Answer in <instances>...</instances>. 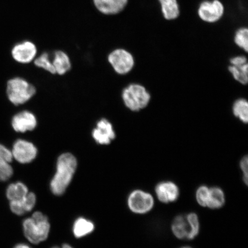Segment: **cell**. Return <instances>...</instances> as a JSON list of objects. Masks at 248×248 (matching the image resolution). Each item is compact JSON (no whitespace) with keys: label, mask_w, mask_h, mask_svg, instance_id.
Returning <instances> with one entry per match:
<instances>
[{"label":"cell","mask_w":248,"mask_h":248,"mask_svg":"<svg viewBox=\"0 0 248 248\" xmlns=\"http://www.w3.org/2000/svg\"><path fill=\"white\" fill-rule=\"evenodd\" d=\"M225 8L220 0H205L201 3L198 8V16L200 19L206 23H216L224 16Z\"/></svg>","instance_id":"6"},{"label":"cell","mask_w":248,"mask_h":248,"mask_svg":"<svg viewBox=\"0 0 248 248\" xmlns=\"http://www.w3.org/2000/svg\"><path fill=\"white\" fill-rule=\"evenodd\" d=\"M122 97L125 106L132 111H139L146 107L151 96L143 86L132 84L124 89Z\"/></svg>","instance_id":"5"},{"label":"cell","mask_w":248,"mask_h":248,"mask_svg":"<svg viewBox=\"0 0 248 248\" xmlns=\"http://www.w3.org/2000/svg\"><path fill=\"white\" fill-rule=\"evenodd\" d=\"M93 223L84 218H78L73 225V232L77 238H82L94 230Z\"/></svg>","instance_id":"20"},{"label":"cell","mask_w":248,"mask_h":248,"mask_svg":"<svg viewBox=\"0 0 248 248\" xmlns=\"http://www.w3.org/2000/svg\"><path fill=\"white\" fill-rule=\"evenodd\" d=\"M14 248H31L28 245L26 244H18L16 245Z\"/></svg>","instance_id":"29"},{"label":"cell","mask_w":248,"mask_h":248,"mask_svg":"<svg viewBox=\"0 0 248 248\" xmlns=\"http://www.w3.org/2000/svg\"><path fill=\"white\" fill-rule=\"evenodd\" d=\"M14 175V169L11 163L6 161H0V182L9 181Z\"/></svg>","instance_id":"25"},{"label":"cell","mask_w":248,"mask_h":248,"mask_svg":"<svg viewBox=\"0 0 248 248\" xmlns=\"http://www.w3.org/2000/svg\"><path fill=\"white\" fill-rule=\"evenodd\" d=\"M37 124L35 116L27 110L17 111L12 114L9 120V126L12 131L17 134L32 131L35 129Z\"/></svg>","instance_id":"8"},{"label":"cell","mask_w":248,"mask_h":248,"mask_svg":"<svg viewBox=\"0 0 248 248\" xmlns=\"http://www.w3.org/2000/svg\"><path fill=\"white\" fill-rule=\"evenodd\" d=\"M35 64L37 67L42 68L52 74H56L55 70L47 52H44L37 58L35 61Z\"/></svg>","instance_id":"24"},{"label":"cell","mask_w":248,"mask_h":248,"mask_svg":"<svg viewBox=\"0 0 248 248\" xmlns=\"http://www.w3.org/2000/svg\"><path fill=\"white\" fill-rule=\"evenodd\" d=\"M128 204L133 213L144 215L153 209L154 200L152 195L147 192L136 190L129 194Z\"/></svg>","instance_id":"9"},{"label":"cell","mask_w":248,"mask_h":248,"mask_svg":"<svg viewBox=\"0 0 248 248\" xmlns=\"http://www.w3.org/2000/svg\"><path fill=\"white\" fill-rule=\"evenodd\" d=\"M234 43L240 48L246 52L248 51V29L247 27H241L235 33Z\"/></svg>","instance_id":"23"},{"label":"cell","mask_w":248,"mask_h":248,"mask_svg":"<svg viewBox=\"0 0 248 248\" xmlns=\"http://www.w3.org/2000/svg\"><path fill=\"white\" fill-rule=\"evenodd\" d=\"M26 185L21 182L12 183L6 189L5 195L9 202L23 199L29 193Z\"/></svg>","instance_id":"17"},{"label":"cell","mask_w":248,"mask_h":248,"mask_svg":"<svg viewBox=\"0 0 248 248\" xmlns=\"http://www.w3.org/2000/svg\"><path fill=\"white\" fill-rule=\"evenodd\" d=\"M23 227L25 236L33 244L46 240L50 230L47 217L39 212L33 213L31 218L25 219Z\"/></svg>","instance_id":"3"},{"label":"cell","mask_w":248,"mask_h":248,"mask_svg":"<svg viewBox=\"0 0 248 248\" xmlns=\"http://www.w3.org/2000/svg\"><path fill=\"white\" fill-rule=\"evenodd\" d=\"M53 64L56 74L63 75L71 69V62L69 56L62 51H57L54 55Z\"/></svg>","instance_id":"18"},{"label":"cell","mask_w":248,"mask_h":248,"mask_svg":"<svg viewBox=\"0 0 248 248\" xmlns=\"http://www.w3.org/2000/svg\"><path fill=\"white\" fill-rule=\"evenodd\" d=\"M164 19L173 21L179 17L181 9L178 0H158Z\"/></svg>","instance_id":"16"},{"label":"cell","mask_w":248,"mask_h":248,"mask_svg":"<svg viewBox=\"0 0 248 248\" xmlns=\"http://www.w3.org/2000/svg\"><path fill=\"white\" fill-rule=\"evenodd\" d=\"M37 47L30 40L16 43L11 49L10 56L16 63L26 64L31 63L37 54Z\"/></svg>","instance_id":"10"},{"label":"cell","mask_w":248,"mask_h":248,"mask_svg":"<svg viewBox=\"0 0 248 248\" xmlns=\"http://www.w3.org/2000/svg\"><path fill=\"white\" fill-rule=\"evenodd\" d=\"M209 194V188L206 186H201L198 187L195 197L198 204L202 207H207Z\"/></svg>","instance_id":"26"},{"label":"cell","mask_w":248,"mask_h":248,"mask_svg":"<svg viewBox=\"0 0 248 248\" xmlns=\"http://www.w3.org/2000/svg\"><path fill=\"white\" fill-rule=\"evenodd\" d=\"M11 150L13 160L20 164L32 162L38 154V150L32 142L23 139H16Z\"/></svg>","instance_id":"7"},{"label":"cell","mask_w":248,"mask_h":248,"mask_svg":"<svg viewBox=\"0 0 248 248\" xmlns=\"http://www.w3.org/2000/svg\"><path fill=\"white\" fill-rule=\"evenodd\" d=\"M155 193L161 202L169 203L177 201L179 197L180 191L178 186L175 183L164 181L156 185Z\"/></svg>","instance_id":"13"},{"label":"cell","mask_w":248,"mask_h":248,"mask_svg":"<svg viewBox=\"0 0 248 248\" xmlns=\"http://www.w3.org/2000/svg\"><path fill=\"white\" fill-rule=\"evenodd\" d=\"M234 115L241 122L247 124L248 122V104L244 99H240L235 102L232 107Z\"/></svg>","instance_id":"22"},{"label":"cell","mask_w":248,"mask_h":248,"mask_svg":"<svg viewBox=\"0 0 248 248\" xmlns=\"http://www.w3.org/2000/svg\"><path fill=\"white\" fill-rule=\"evenodd\" d=\"M36 201L35 195L33 193H29L23 199L9 202V208L15 215L23 216L33 209Z\"/></svg>","instance_id":"15"},{"label":"cell","mask_w":248,"mask_h":248,"mask_svg":"<svg viewBox=\"0 0 248 248\" xmlns=\"http://www.w3.org/2000/svg\"><path fill=\"white\" fill-rule=\"evenodd\" d=\"M108 61L118 74H126L133 69L134 59L128 51L118 48L108 56Z\"/></svg>","instance_id":"11"},{"label":"cell","mask_w":248,"mask_h":248,"mask_svg":"<svg viewBox=\"0 0 248 248\" xmlns=\"http://www.w3.org/2000/svg\"><path fill=\"white\" fill-rule=\"evenodd\" d=\"M96 9L102 15L119 14L126 8L129 0H93Z\"/></svg>","instance_id":"14"},{"label":"cell","mask_w":248,"mask_h":248,"mask_svg":"<svg viewBox=\"0 0 248 248\" xmlns=\"http://www.w3.org/2000/svg\"><path fill=\"white\" fill-rule=\"evenodd\" d=\"M92 136L97 143L101 145L109 144L116 138L111 124L107 119H101L93 129Z\"/></svg>","instance_id":"12"},{"label":"cell","mask_w":248,"mask_h":248,"mask_svg":"<svg viewBox=\"0 0 248 248\" xmlns=\"http://www.w3.org/2000/svg\"><path fill=\"white\" fill-rule=\"evenodd\" d=\"M2 160L12 163L14 160L11 148H9L4 142L0 141V161Z\"/></svg>","instance_id":"27"},{"label":"cell","mask_w":248,"mask_h":248,"mask_svg":"<svg viewBox=\"0 0 248 248\" xmlns=\"http://www.w3.org/2000/svg\"><path fill=\"white\" fill-rule=\"evenodd\" d=\"M173 235L181 240H193L199 234L200 224L197 214L176 217L171 225Z\"/></svg>","instance_id":"4"},{"label":"cell","mask_w":248,"mask_h":248,"mask_svg":"<svg viewBox=\"0 0 248 248\" xmlns=\"http://www.w3.org/2000/svg\"><path fill=\"white\" fill-rule=\"evenodd\" d=\"M248 156H245L241 159L240 162V167L242 171L243 172V180L245 184L248 185Z\"/></svg>","instance_id":"28"},{"label":"cell","mask_w":248,"mask_h":248,"mask_svg":"<svg viewBox=\"0 0 248 248\" xmlns=\"http://www.w3.org/2000/svg\"><path fill=\"white\" fill-rule=\"evenodd\" d=\"M36 89L26 79L18 76L9 78L5 85V95L9 104L18 107L27 103L35 94Z\"/></svg>","instance_id":"2"},{"label":"cell","mask_w":248,"mask_h":248,"mask_svg":"<svg viewBox=\"0 0 248 248\" xmlns=\"http://www.w3.org/2000/svg\"><path fill=\"white\" fill-rule=\"evenodd\" d=\"M181 248H192L190 247H182Z\"/></svg>","instance_id":"31"},{"label":"cell","mask_w":248,"mask_h":248,"mask_svg":"<svg viewBox=\"0 0 248 248\" xmlns=\"http://www.w3.org/2000/svg\"><path fill=\"white\" fill-rule=\"evenodd\" d=\"M225 203L224 192L221 188L214 187L209 188L207 207L211 209H218L224 206Z\"/></svg>","instance_id":"19"},{"label":"cell","mask_w":248,"mask_h":248,"mask_svg":"<svg viewBox=\"0 0 248 248\" xmlns=\"http://www.w3.org/2000/svg\"><path fill=\"white\" fill-rule=\"evenodd\" d=\"M52 248H60L57 247H54ZM61 248H73V247H71L68 244H64L63 246Z\"/></svg>","instance_id":"30"},{"label":"cell","mask_w":248,"mask_h":248,"mask_svg":"<svg viewBox=\"0 0 248 248\" xmlns=\"http://www.w3.org/2000/svg\"><path fill=\"white\" fill-rule=\"evenodd\" d=\"M229 70L234 78L243 85L248 81V65L247 63L232 64Z\"/></svg>","instance_id":"21"},{"label":"cell","mask_w":248,"mask_h":248,"mask_svg":"<svg viewBox=\"0 0 248 248\" xmlns=\"http://www.w3.org/2000/svg\"><path fill=\"white\" fill-rule=\"evenodd\" d=\"M77 167L75 156L70 153H65L58 157L57 172L51 182V190L56 195H61L69 185Z\"/></svg>","instance_id":"1"}]
</instances>
